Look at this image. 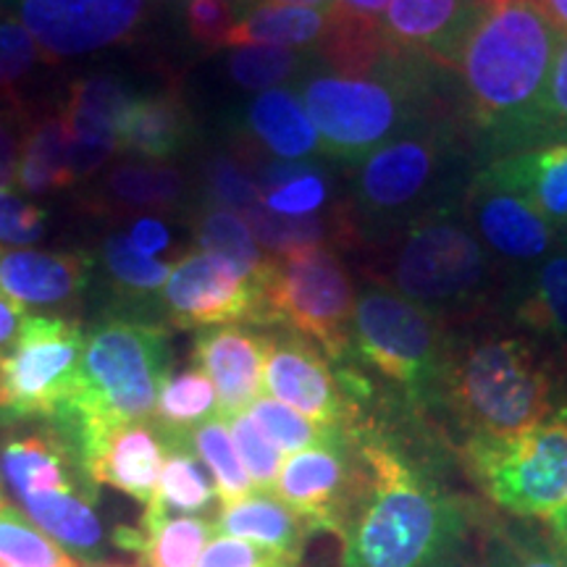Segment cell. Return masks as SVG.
Returning a JSON list of instances; mask_svg holds the SVG:
<instances>
[{
	"label": "cell",
	"mask_w": 567,
	"mask_h": 567,
	"mask_svg": "<svg viewBox=\"0 0 567 567\" xmlns=\"http://www.w3.org/2000/svg\"><path fill=\"white\" fill-rule=\"evenodd\" d=\"M6 19V13H3V6H0V21H3Z\"/></svg>",
	"instance_id": "be15d7a7"
},
{
	"label": "cell",
	"mask_w": 567,
	"mask_h": 567,
	"mask_svg": "<svg viewBox=\"0 0 567 567\" xmlns=\"http://www.w3.org/2000/svg\"><path fill=\"white\" fill-rule=\"evenodd\" d=\"M549 142H567V38L559 40L555 66H551L542 116H538L536 147Z\"/></svg>",
	"instance_id": "7bdbcfd3"
},
{
	"label": "cell",
	"mask_w": 567,
	"mask_h": 567,
	"mask_svg": "<svg viewBox=\"0 0 567 567\" xmlns=\"http://www.w3.org/2000/svg\"><path fill=\"white\" fill-rule=\"evenodd\" d=\"M484 567H567V551L534 530L496 523L484 538Z\"/></svg>",
	"instance_id": "74e56055"
},
{
	"label": "cell",
	"mask_w": 567,
	"mask_h": 567,
	"mask_svg": "<svg viewBox=\"0 0 567 567\" xmlns=\"http://www.w3.org/2000/svg\"><path fill=\"white\" fill-rule=\"evenodd\" d=\"M389 3H392V0H337V9L354 13V17L381 21L384 11L389 9Z\"/></svg>",
	"instance_id": "f5cc1de1"
},
{
	"label": "cell",
	"mask_w": 567,
	"mask_h": 567,
	"mask_svg": "<svg viewBox=\"0 0 567 567\" xmlns=\"http://www.w3.org/2000/svg\"><path fill=\"white\" fill-rule=\"evenodd\" d=\"M389 287L439 321H465L484 310L494 260L457 205H444L400 229L389 258Z\"/></svg>",
	"instance_id": "8992f818"
},
{
	"label": "cell",
	"mask_w": 567,
	"mask_h": 567,
	"mask_svg": "<svg viewBox=\"0 0 567 567\" xmlns=\"http://www.w3.org/2000/svg\"><path fill=\"white\" fill-rule=\"evenodd\" d=\"M168 444L158 425L132 423L122 429L111 431L90 457L84 460L90 476L95 484H105L130 494L132 499L151 505L155 488H158V476L163 460H166Z\"/></svg>",
	"instance_id": "44dd1931"
},
{
	"label": "cell",
	"mask_w": 567,
	"mask_h": 567,
	"mask_svg": "<svg viewBox=\"0 0 567 567\" xmlns=\"http://www.w3.org/2000/svg\"><path fill=\"white\" fill-rule=\"evenodd\" d=\"M329 11L289 3H252L247 6L234 27L226 48L239 45H276L289 51L313 53L329 32Z\"/></svg>",
	"instance_id": "484cf974"
},
{
	"label": "cell",
	"mask_w": 567,
	"mask_h": 567,
	"mask_svg": "<svg viewBox=\"0 0 567 567\" xmlns=\"http://www.w3.org/2000/svg\"><path fill=\"white\" fill-rule=\"evenodd\" d=\"M547 523H549L551 536H555V542L567 551V502L547 517Z\"/></svg>",
	"instance_id": "11a10c76"
},
{
	"label": "cell",
	"mask_w": 567,
	"mask_h": 567,
	"mask_svg": "<svg viewBox=\"0 0 567 567\" xmlns=\"http://www.w3.org/2000/svg\"><path fill=\"white\" fill-rule=\"evenodd\" d=\"M101 264L105 279L118 295L124 297H151L158 295L166 287L172 266L158 258H147L140 250H134L130 237L124 231H113L103 239Z\"/></svg>",
	"instance_id": "d590c367"
},
{
	"label": "cell",
	"mask_w": 567,
	"mask_h": 567,
	"mask_svg": "<svg viewBox=\"0 0 567 567\" xmlns=\"http://www.w3.org/2000/svg\"><path fill=\"white\" fill-rule=\"evenodd\" d=\"M481 6H499V3H507V0H478Z\"/></svg>",
	"instance_id": "680465c9"
},
{
	"label": "cell",
	"mask_w": 567,
	"mask_h": 567,
	"mask_svg": "<svg viewBox=\"0 0 567 567\" xmlns=\"http://www.w3.org/2000/svg\"><path fill=\"white\" fill-rule=\"evenodd\" d=\"M365 486V463L358 442L337 431L323 444L308 446L284 460L276 496L313 528L342 538Z\"/></svg>",
	"instance_id": "7c38bea8"
},
{
	"label": "cell",
	"mask_w": 567,
	"mask_h": 567,
	"mask_svg": "<svg viewBox=\"0 0 567 567\" xmlns=\"http://www.w3.org/2000/svg\"><path fill=\"white\" fill-rule=\"evenodd\" d=\"M442 402L467 439L517 436L555 413V375L536 342L488 331L450 347Z\"/></svg>",
	"instance_id": "5b68a950"
},
{
	"label": "cell",
	"mask_w": 567,
	"mask_h": 567,
	"mask_svg": "<svg viewBox=\"0 0 567 567\" xmlns=\"http://www.w3.org/2000/svg\"><path fill=\"white\" fill-rule=\"evenodd\" d=\"M193 140L187 103L172 90L134 97L118 126V151L145 161H172Z\"/></svg>",
	"instance_id": "d4e9b609"
},
{
	"label": "cell",
	"mask_w": 567,
	"mask_h": 567,
	"mask_svg": "<svg viewBox=\"0 0 567 567\" xmlns=\"http://www.w3.org/2000/svg\"><path fill=\"white\" fill-rule=\"evenodd\" d=\"M274 563H292V559L274 555L264 547L234 536H216L200 555L197 567H264Z\"/></svg>",
	"instance_id": "7dc6e473"
},
{
	"label": "cell",
	"mask_w": 567,
	"mask_h": 567,
	"mask_svg": "<svg viewBox=\"0 0 567 567\" xmlns=\"http://www.w3.org/2000/svg\"><path fill=\"white\" fill-rule=\"evenodd\" d=\"M84 331L59 316H30L11 352L0 360V425L51 421L74 392Z\"/></svg>",
	"instance_id": "8fae6325"
},
{
	"label": "cell",
	"mask_w": 567,
	"mask_h": 567,
	"mask_svg": "<svg viewBox=\"0 0 567 567\" xmlns=\"http://www.w3.org/2000/svg\"><path fill=\"white\" fill-rule=\"evenodd\" d=\"M243 11L245 6L234 3V0H189L187 30L193 40L203 42V45L226 48V40L237 27Z\"/></svg>",
	"instance_id": "bcb514c9"
},
{
	"label": "cell",
	"mask_w": 567,
	"mask_h": 567,
	"mask_svg": "<svg viewBox=\"0 0 567 567\" xmlns=\"http://www.w3.org/2000/svg\"><path fill=\"white\" fill-rule=\"evenodd\" d=\"M439 74L442 66L408 53H396L371 74H310L300 97L321 140V155L358 166L396 134L444 113Z\"/></svg>",
	"instance_id": "277c9868"
},
{
	"label": "cell",
	"mask_w": 567,
	"mask_h": 567,
	"mask_svg": "<svg viewBox=\"0 0 567 567\" xmlns=\"http://www.w3.org/2000/svg\"><path fill=\"white\" fill-rule=\"evenodd\" d=\"M218 413V396L213 381L200 368L168 375L163 381L153 423L168 436H187L189 431Z\"/></svg>",
	"instance_id": "4dcf8cb0"
},
{
	"label": "cell",
	"mask_w": 567,
	"mask_h": 567,
	"mask_svg": "<svg viewBox=\"0 0 567 567\" xmlns=\"http://www.w3.org/2000/svg\"><path fill=\"white\" fill-rule=\"evenodd\" d=\"M264 386L268 396L326 429L352 434L368 425L363 402L352 396L342 373H334L331 360L295 331L268 334Z\"/></svg>",
	"instance_id": "4fadbf2b"
},
{
	"label": "cell",
	"mask_w": 567,
	"mask_h": 567,
	"mask_svg": "<svg viewBox=\"0 0 567 567\" xmlns=\"http://www.w3.org/2000/svg\"><path fill=\"white\" fill-rule=\"evenodd\" d=\"M484 9L478 0H392L381 17V32L394 51L455 71Z\"/></svg>",
	"instance_id": "e0dca14e"
},
{
	"label": "cell",
	"mask_w": 567,
	"mask_h": 567,
	"mask_svg": "<svg viewBox=\"0 0 567 567\" xmlns=\"http://www.w3.org/2000/svg\"><path fill=\"white\" fill-rule=\"evenodd\" d=\"M463 213L488 255L502 264L538 266L559 243V234L526 197L496 187L478 172L463 193Z\"/></svg>",
	"instance_id": "2e32d148"
},
{
	"label": "cell",
	"mask_w": 567,
	"mask_h": 567,
	"mask_svg": "<svg viewBox=\"0 0 567 567\" xmlns=\"http://www.w3.org/2000/svg\"><path fill=\"white\" fill-rule=\"evenodd\" d=\"M515 318L530 334L567 347V247L534 268Z\"/></svg>",
	"instance_id": "f1b7e54d"
},
{
	"label": "cell",
	"mask_w": 567,
	"mask_h": 567,
	"mask_svg": "<svg viewBox=\"0 0 567 567\" xmlns=\"http://www.w3.org/2000/svg\"><path fill=\"white\" fill-rule=\"evenodd\" d=\"M6 505V502H3V494H0V507H3Z\"/></svg>",
	"instance_id": "e7e4bbea"
},
{
	"label": "cell",
	"mask_w": 567,
	"mask_h": 567,
	"mask_svg": "<svg viewBox=\"0 0 567 567\" xmlns=\"http://www.w3.org/2000/svg\"><path fill=\"white\" fill-rule=\"evenodd\" d=\"M0 559L27 567H76L66 549L11 505L0 507Z\"/></svg>",
	"instance_id": "8d00e7d4"
},
{
	"label": "cell",
	"mask_w": 567,
	"mask_h": 567,
	"mask_svg": "<svg viewBox=\"0 0 567 567\" xmlns=\"http://www.w3.org/2000/svg\"><path fill=\"white\" fill-rule=\"evenodd\" d=\"M559 40L563 34L536 0L486 6L467 34L455 71L467 118L492 158L536 147Z\"/></svg>",
	"instance_id": "7a4b0ae2"
},
{
	"label": "cell",
	"mask_w": 567,
	"mask_h": 567,
	"mask_svg": "<svg viewBox=\"0 0 567 567\" xmlns=\"http://www.w3.org/2000/svg\"><path fill=\"white\" fill-rule=\"evenodd\" d=\"M40 59L38 42L17 19L0 21V95L11 92Z\"/></svg>",
	"instance_id": "b9f144b4"
},
{
	"label": "cell",
	"mask_w": 567,
	"mask_h": 567,
	"mask_svg": "<svg viewBox=\"0 0 567 567\" xmlns=\"http://www.w3.org/2000/svg\"><path fill=\"white\" fill-rule=\"evenodd\" d=\"M195 239L203 252H216L221 258H229L231 264H237L255 279L264 276L268 260H271V255L260 250L258 239L252 237L245 218L234 210L216 208V205L203 208L200 216L195 218Z\"/></svg>",
	"instance_id": "d6a6232c"
},
{
	"label": "cell",
	"mask_w": 567,
	"mask_h": 567,
	"mask_svg": "<svg viewBox=\"0 0 567 567\" xmlns=\"http://www.w3.org/2000/svg\"><path fill=\"white\" fill-rule=\"evenodd\" d=\"M460 161V126L444 113L375 147L354 172L352 216L358 229H405L425 213L452 205L442 197L455 182L452 172Z\"/></svg>",
	"instance_id": "52a82bcc"
},
{
	"label": "cell",
	"mask_w": 567,
	"mask_h": 567,
	"mask_svg": "<svg viewBox=\"0 0 567 567\" xmlns=\"http://www.w3.org/2000/svg\"><path fill=\"white\" fill-rule=\"evenodd\" d=\"M452 342L444 323L386 281L360 289L352 316V352L400 389L413 408L442 400Z\"/></svg>",
	"instance_id": "ba28073f"
},
{
	"label": "cell",
	"mask_w": 567,
	"mask_h": 567,
	"mask_svg": "<svg viewBox=\"0 0 567 567\" xmlns=\"http://www.w3.org/2000/svg\"><path fill=\"white\" fill-rule=\"evenodd\" d=\"M24 308L9 300L6 295H0V360L11 352V347L17 344V339L21 337V329L27 323Z\"/></svg>",
	"instance_id": "816d5d0a"
},
{
	"label": "cell",
	"mask_w": 567,
	"mask_h": 567,
	"mask_svg": "<svg viewBox=\"0 0 567 567\" xmlns=\"http://www.w3.org/2000/svg\"><path fill=\"white\" fill-rule=\"evenodd\" d=\"M213 526L218 536L245 538L292 563H300L305 542L313 534V528L271 492H250L243 499L224 505Z\"/></svg>",
	"instance_id": "603a6c76"
},
{
	"label": "cell",
	"mask_w": 567,
	"mask_h": 567,
	"mask_svg": "<svg viewBox=\"0 0 567 567\" xmlns=\"http://www.w3.org/2000/svg\"><path fill=\"white\" fill-rule=\"evenodd\" d=\"M478 174L507 193L526 197L563 239L567 231V142L499 155L484 163Z\"/></svg>",
	"instance_id": "7402d4cb"
},
{
	"label": "cell",
	"mask_w": 567,
	"mask_h": 567,
	"mask_svg": "<svg viewBox=\"0 0 567 567\" xmlns=\"http://www.w3.org/2000/svg\"><path fill=\"white\" fill-rule=\"evenodd\" d=\"M153 0H17L19 19L48 61H71L132 40Z\"/></svg>",
	"instance_id": "9a60e30c"
},
{
	"label": "cell",
	"mask_w": 567,
	"mask_h": 567,
	"mask_svg": "<svg viewBox=\"0 0 567 567\" xmlns=\"http://www.w3.org/2000/svg\"><path fill=\"white\" fill-rule=\"evenodd\" d=\"M264 203L268 210L281 213V216H316L329 203V182H326V174L318 168V172L305 174L300 179L281 184V187L266 193Z\"/></svg>",
	"instance_id": "ee69618b"
},
{
	"label": "cell",
	"mask_w": 567,
	"mask_h": 567,
	"mask_svg": "<svg viewBox=\"0 0 567 567\" xmlns=\"http://www.w3.org/2000/svg\"><path fill=\"white\" fill-rule=\"evenodd\" d=\"M172 368L166 331L134 318H109L84 334L74 392L51 423L82 460L122 425L155 415Z\"/></svg>",
	"instance_id": "3957f363"
},
{
	"label": "cell",
	"mask_w": 567,
	"mask_h": 567,
	"mask_svg": "<svg viewBox=\"0 0 567 567\" xmlns=\"http://www.w3.org/2000/svg\"><path fill=\"white\" fill-rule=\"evenodd\" d=\"M189 444L200 463L213 473V484L221 505L243 499L252 492V481L247 476L237 446H234L229 423L221 415H213L208 421L189 431Z\"/></svg>",
	"instance_id": "836d02e7"
},
{
	"label": "cell",
	"mask_w": 567,
	"mask_h": 567,
	"mask_svg": "<svg viewBox=\"0 0 567 567\" xmlns=\"http://www.w3.org/2000/svg\"><path fill=\"white\" fill-rule=\"evenodd\" d=\"M134 101L130 84L113 74H95L76 82L63 105L71 140H74V176L97 174L118 151V126Z\"/></svg>",
	"instance_id": "d6986e66"
},
{
	"label": "cell",
	"mask_w": 567,
	"mask_h": 567,
	"mask_svg": "<svg viewBox=\"0 0 567 567\" xmlns=\"http://www.w3.org/2000/svg\"><path fill=\"white\" fill-rule=\"evenodd\" d=\"M226 423H229L234 446H237L239 460H243L252 486L258 488V492H271L284 465L281 452L276 450L271 439L258 429V423L247 415V410L245 413L226 417Z\"/></svg>",
	"instance_id": "60d3db41"
},
{
	"label": "cell",
	"mask_w": 567,
	"mask_h": 567,
	"mask_svg": "<svg viewBox=\"0 0 567 567\" xmlns=\"http://www.w3.org/2000/svg\"><path fill=\"white\" fill-rule=\"evenodd\" d=\"M0 567H27V565H13V563H6V559H0Z\"/></svg>",
	"instance_id": "94428289"
},
{
	"label": "cell",
	"mask_w": 567,
	"mask_h": 567,
	"mask_svg": "<svg viewBox=\"0 0 567 567\" xmlns=\"http://www.w3.org/2000/svg\"><path fill=\"white\" fill-rule=\"evenodd\" d=\"M126 237H130L134 250L147 255V258H155V255L172 247V231H168V226L153 216H140L132 224Z\"/></svg>",
	"instance_id": "681fc988"
},
{
	"label": "cell",
	"mask_w": 567,
	"mask_h": 567,
	"mask_svg": "<svg viewBox=\"0 0 567 567\" xmlns=\"http://www.w3.org/2000/svg\"><path fill=\"white\" fill-rule=\"evenodd\" d=\"M264 567H297V563H274V565H264Z\"/></svg>",
	"instance_id": "91938a15"
},
{
	"label": "cell",
	"mask_w": 567,
	"mask_h": 567,
	"mask_svg": "<svg viewBox=\"0 0 567 567\" xmlns=\"http://www.w3.org/2000/svg\"><path fill=\"white\" fill-rule=\"evenodd\" d=\"M140 555L151 567H197L216 526L200 515H174L140 526Z\"/></svg>",
	"instance_id": "1f68e13d"
},
{
	"label": "cell",
	"mask_w": 567,
	"mask_h": 567,
	"mask_svg": "<svg viewBox=\"0 0 567 567\" xmlns=\"http://www.w3.org/2000/svg\"><path fill=\"white\" fill-rule=\"evenodd\" d=\"M313 55L276 45H239L226 55V71L239 87L266 92L305 74L313 63Z\"/></svg>",
	"instance_id": "e575fe53"
},
{
	"label": "cell",
	"mask_w": 567,
	"mask_h": 567,
	"mask_svg": "<svg viewBox=\"0 0 567 567\" xmlns=\"http://www.w3.org/2000/svg\"><path fill=\"white\" fill-rule=\"evenodd\" d=\"M48 210L24 197L0 193V250L3 247H27L45 234Z\"/></svg>",
	"instance_id": "f6af8a7d"
},
{
	"label": "cell",
	"mask_w": 567,
	"mask_h": 567,
	"mask_svg": "<svg viewBox=\"0 0 567 567\" xmlns=\"http://www.w3.org/2000/svg\"><path fill=\"white\" fill-rule=\"evenodd\" d=\"M187 193L179 168L155 163H118L103 182V197L124 210H172Z\"/></svg>",
	"instance_id": "f546056e"
},
{
	"label": "cell",
	"mask_w": 567,
	"mask_h": 567,
	"mask_svg": "<svg viewBox=\"0 0 567 567\" xmlns=\"http://www.w3.org/2000/svg\"><path fill=\"white\" fill-rule=\"evenodd\" d=\"M467 473L496 507L547 517L567 502V429L555 421L507 439H465Z\"/></svg>",
	"instance_id": "30bf717a"
},
{
	"label": "cell",
	"mask_w": 567,
	"mask_h": 567,
	"mask_svg": "<svg viewBox=\"0 0 567 567\" xmlns=\"http://www.w3.org/2000/svg\"><path fill=\"white\" fill-rule=\"evenodd\" d=\"M365 486L342 534V567H452L465 544V509L371 423L352 431Z\"/></svg>",
	"instance_id": "6da1fadb"
},
{
	"label": "cell",
	"mask_w": 567,
	"mask_h": 567,
	"mask_svg": "<svg viewBox=\"0 0 567 567\" xmlns=\"http://www.w3.org/2000/svg\"><path fill=\"white\" fill-rule=\"evenodd\" d=\"M163 436H166L168 452L166 460H163L153 502L145 507V515H142V526L163 520V517L208 513L213 499L218 496L216 484H210L200 457L195 455L193 444H189V434Z\"/></svg>",
	"instance_id": "83f0119b"
},
{
	"label": "cell",
	"mask_w": 567,
	"mask_h": 567,
	"mask_svg": "<svg viewBox=\"0 0 567 567\" xmlns=\"http://www.w3.org/2000/svg\"><path fill=\"white\" fill-rule=\"evenodd\" d=\"M536 3L542 6V11L547 13L551 24L559 30V34L567 38V0H536Z\"/></svg>",
	"instance_id": "db71d44e"
},
{
	"label": "cell",
	"mask_w": 567,
	"mask_h": 567,
	"mask_svg": "<svg viewBox=\"0 0 567 567\" xmlns=\"http://www.w3.org/2000/svg\"><path fill=\"white\" fill-rule=\"evenodd\" d=\"M30 122L19 109H0V193L17 184V168Z\"/></svg>",
	"instance_id": "c3c4849f"
},
{
	"label": "cell",
	"mask_w": 567,
	"mask_h": 567,
	"mask_svg": "<svg viewBox=\"0 0 567 567\" xmlns=\"http://www.w3.org/2000/svg\"><path fill=\"white\" fill-rule=\"evenodd\" d=\"M268 334L245 326H213L195 339V365L216 386L218 415L245 413L264 386Z\"/></svg>",
	"instance_id": "ac0fdd59"
},
{
	"label": "cell",
	"mask_w": 567,
	"mask_h": 567,
	"mask_svg": "<svg viewBox=\"0 0 567 567\" xmlns=\"http://www.w3.org/2000/svg\"><path fill=\"white\" fill-rule=\"evenodd\" d=\"M551 415H555L551 421L565 425V429H567V392L555 402V413H551Z\"/></svg>",
	"instance_id": "6f0895ef"
},
{
	"label": "cell",
	"mask_w": 567,
	"mask_h": 567,
	"mask_svg": "<svg viewBox=\"0 0 567 567\" xmlns=\"http://www.w3.org/2000/svg\"><path fill=\"white\" fill-rule=\"evenodd\" d=\"M205 193L210 200L208 205L234 210L239 216L264 203V193H260L255 176L231 155H213L205 163Z\"/></svg>",
	"instance_id": "ab89813d"
},
{
	"label": "cell",
	"mask_w": 567,
	"mask_h": 567,
	"mask_svg": "<svg viewBox=\"0 0 567 567\" xmlns=\"http://www.w3.org/2000/svg\"><path fill=\"white\" fill-rule=\"evenodd\" d=\"M318 163L316 161H268L260 166L258 172V187L260 193H271V189L281 187V184H289L295 179H300V176L310 174V172H318Z\"/></svg>",
	"instance_id": "f907efd6"
},
{
	"label": "cell",
	"mask_w": 567,
	"mask_h": 567,
	"mask_svg": "<svg viewBox=\"0 0 567 567\" xmlns=\"http://www.w3.org/2000/svg\"><path fill=\"white\" fill-rule=\"evenodd\" d=\"M161 302L179 329H213L231 323H264L260 279L216 252H189L172 266Z\"/></svg>",
	"instance_id": "5bb4252c"
},
{
	"label": "cell",
	"mask_w": 567,
	"mask_h": 567,
	"mask_svg": "<svg viewBox=\"0 0 567 567\" xmlns=\"http://www.w3.org/2000/svg\"><path fill=\"white\" fill-rule=\"evenodd\" d=\"M252 3H289V6H308V9L331 11L337 6V0H252Z\"/></svg>",
	"instance_id": "9f6ffc18"
},
{
	"label": "cell",
	"mask_w": 567,
	"mask_h": 567,
	"mask_svg": "<svg viewBox=\"0 0 567 567\" xmlns=\"http://www.w3.org/2000/svg\"><path fill=\"white\" fill-rule=\"evenodd\" d=\"M264 326H281L313 342L331 363L352 352L354 284L331 247L271 255L264 276Z\"/></svg>",
	"instance_id": "9c48e42d"
},
{
	"label": "cell",
	"mask_w": 567,
	"mask_h": 567,
	"mask_svg": "<svg viewBox=\"0 0 567 567\" xmlns=\"http://www.w3.org/2000/svg\"><path fill=\"white\" fill-rule=\"evenodd\" d=\"M90 274L92 258L84 252L0 250V295L21 308H74Z\"/></svg>",
	"instance_id": "ffe728a7"
},
{
	"label": "cell",
	"mask_w": 567,
	"mask_h": 567,
	"mask_svg": "<svg viewBox=\"0 0 567 567\" xmlns=\"http://www.w3.org/2000/svg\"><path fill=\"white\" fill-rule=\"evenodd\" d=\"M234 3H239V6H245V9H247V6H250V3H252V0H234Z\"/></svg>",
	"instance_id": "6125c7cd"
},
{
	"label": "cell",
	"mask_w": 567,
	"mask_h": 567,
	"mask_svg": "<svg viewBox=\"0 0 567 567\" xmlns=\"http://www.w3.org/2000/svg\"><path fill=\"white\" fill-rule=\"evenodd\" d=\"M74 182V140H71L63 111L32 122L17 168L21 193L51 195L71 187Z\"/></svg>",
	"instance_id": "4316f807"
},
{
	"label": "cell",
	"mask_w": 567,
	"mask_h": 567,
	"mask_svg": "<svg viewBox=\"0 0 567 567\" xmlns=\"http://www.w3.org/2000/svg\"><path fill=\"white\" fill-rule=\"evenodd\" d=\"M563 239H565V245H567V231H565V234H563Z\"/></svg>",
	"instance_id": "03108f58"
},
{
	"label": "cell",
	"mask_w": 567,
	"mask_h": 567,
	"mask_svg": "<svg viewBox=\"0 0 567 567\" xmlns=\"http://www.w3.org/2000/svg\"><path fill=\"white\" fill-rule=\"evenodd\" d=\"M247 415L258 423V429L271 439L276 450L295 455V452L308 450V446L323 444L326 439L337 434V429H326V425L310 421L302 413H297L295 408L284 405V402L274 400V396H258Z\"/></svg>",
	"instance_id": "f35d334b"
},
{
	"label": "cell",
	"mask_w": 567,
	"mask_h": 567,
	"mask_svg": "<svg viewBox=\"0 0 567 567\" xmlns=\"http://www.w3.org/2000/svg\"><path fill=\"white\" fill-rule=\"evenodd\" d=\"M243 126L247 140L276 161H308L321 153V140L302 97L289 87L258 92L245 109Z\"/></svg>",
	"instance_id": "cb8c5ba5"
}]
</instances>
